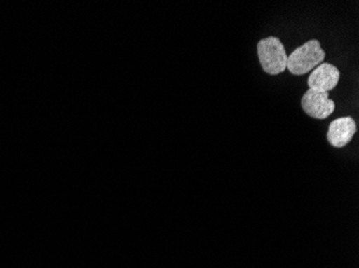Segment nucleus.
<instances>
[{"label": "nucleus", "mask_w": 359, "mask_h": 268, "mask_svg": "<svg viewBox=\"0 0 359 268\" xmlns=\"http://www.w3.org/2000/svg\"><path fill=\"white\" fill-rule=\"evenodd\" d=\"M325 53L320 41L310 40L296 48L287 58V69L294 76L309 73L324 62Z\"/></svg>", "instance_id": "nucleus-1"}, {"label": "nucleus", "mask_w": 359, "mask_h": 268, "mask_svg": "<svg viewBox=\"0 0 359 268\" xmlns=\"http://www.w3.org/2000/svg\"><path fill=\"white\" fill-rule=\"evenodd\" d=\"M257 54L264 71L270 76L282 73L287 68L288 55L279 38L260 40L257 43Z\"/></svg>", "instance_id": "nucleus-2"}, {"label": "nucleus", "mask_w": 359, "mask_h": 268, "mask_svg": "<svg viewBox=\"0 0 359 268\" xmlns=\"http://www.w3.org/2000/svg\"><path fill=\"white\" fill-rule=\"evenodd\" d=\"M302 106L308 116L316 120H326L334 113L336 104L330 99V92L308 90L302 98Z\"/></svg>", "instance_id": "nucleus-3"}, {"label": "nucleus", "mask_w": 359, "mask_h": 268, "mask_svg": "<svg viewBox=\"0 0 359 268\" xmlns=\"http://www.w3.org/2000/svg\"><path fill=\"white\" fill-rule=\"evenodd\" d=\"M340 80V71L334 64H320L312 70L309 76L308 86L310 90L320 92H330L334 90Z\"/></svg>", "instance_id": "nucleus-4"}, {"label": "nucleus", "mask_w": 359, "mask_h": 268, "mask_svg": "<svg viewBox=\"0 0 359 268\" xmlns=\"http://www.w3.org/2000/svg\"><path fill=\"white\" fill-rule=\"evenodd\" d=\"M356 131V122L352 117H340L330 125L327 141L332 146L342 148L353 140Z\"/></svg>", "instance_id": "nucleus-5"}]
</instances>
